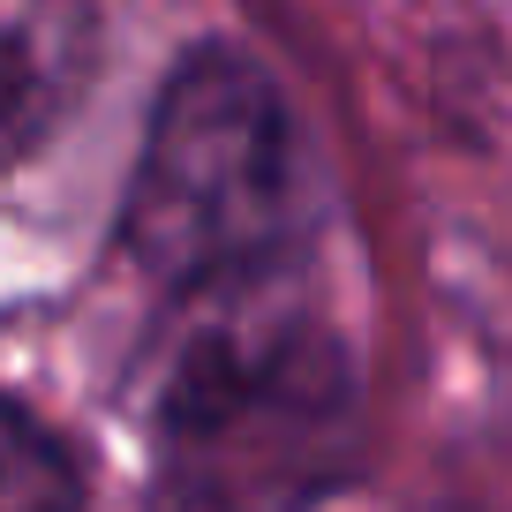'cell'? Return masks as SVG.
I'll list each match as a JSON object with an SVG mask.
<instances>
[{"label": "cell", "instance_id": "1", "mask_svg": "<svg viewBox=\"0 0 512 512\" xmlns=\"http://www.w3.org/2000/svg\"><path fill=\"white\" fill-rule=\"evenodd\" d=\"M354 452L347 347L317 317L241 302L174 354L151 422L159 512H317Z\"/></svg>", "mask_w": 512, "mask_h": 512}, {"label": "cell", "instance_id": "2", "mask_svg": "<svg viewBox=\"0 0 512 512\" xmlns=\"http://www.w3.org/2000/svg\"><path fill=\"white\" fill-rule=\"evenodd\" d=\"M309 166L279 83L249 53L204 46L159 91L128 181V249L151 279L189 294L249 287L302 241Z\"/></svg>", "mask_w": 512, "mask_h": 512}, {"label": "cell", "instance_id": "3", "mask_svg": "<svg viewBox=\"0 0 512 512\" xmlns=\"http://www.w3.org/2000/svg\"><path fill=\"white\" fill-rule=\"evenodd\" d=\"M91 38L76 16H16L0 23V166L31 159L83 91Z\"/></svg>", "mask_w": 512, "mask_h": 512}, {"label": "cell", "instance_id": "4", "mask_svg": "<svg viewBox=\"0 0 512 512\" xmlns=\"http://www.w3.org/2000/svg\"><path fill=\"white\" fill-rule=\"evenodd\" d=\"M0 512H83L76 460L8 400H0Z\"/></svg>", "mask_w": 512, "mask_h": 512}]
</instances>
